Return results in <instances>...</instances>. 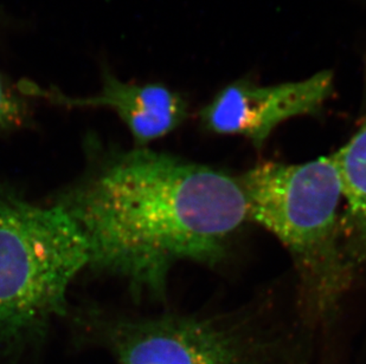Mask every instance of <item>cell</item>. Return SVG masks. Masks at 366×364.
Instances as JSON below:
<instances>
[{
	"instance_id": "obj_1",
	"label": "cell",
	"mask_w": 366,
	"mask_h": 364,
	"mask_svg": "<svg viewBox=\"0 0 366 364\" xmlns=\"http://www.w3.org/2000/svg\"><path fill=\"white\" fill-rule=\"evenodd\" d=\"M49 203L82 234L86 270L118 279L137 302H164L180 261H224L249 221L237 176L94 133L83 140L80 173Z\"/></svg>"
},
{
	"instance_id": "obj_2",
	"label": "cell",
	"mask_w": 366,
	"mask_h": 364,
	"mask_svg": "<svg viewBox=\"0 0 366 364\" xmlns=\"http://www.w3.org/2000/svg\"><path fill=\"white\" fill-rule=\"evenodd\" d=\"M88 268V248L59 207L36 203L0 179V362L35 356L66 320L70 286Z\"/></svg>"
},
{
	"instance_id": "obj_3",
	"label": "cell",
	"mask_w": 366,
	"mask_h": 364,
	"mask_svg": "<svg viewBox=\"0 0 366 364\" xmlns=\"http://www.w3.org/2000/svg\"><path fill=\"white\" fill-rule=\"evenodd\" d=\"M237 179L248 220L288 250L312 309L324 316L331 313L349 288L352 270L342 246V188L333 155L297 165L263 162Z\"/></svg>"
},
{
	"instance_id": "obj_4",
	"label": "cell",
	"mask_w": 366,
	"mask_h": 364,
	"mask_svg": "<svg viewBox=\"0 0 366 364\" xmlns=\"http://www.w3.org/2000/svg\"><path fill=\"white\" fill-rule=\"evenodd\" d=\"M64 320L80 343L117 364H249L254 354L244 325L219 317L131 316L86 302L71 304Z\"/></svg>"
},
{
	"instance_id": "obj_5",
	"label": "cell",
	"mask_w": 366,
	"mask_h": 364,
	"mask_svg": "<svg viewBox=\"0 0 366 364\" xmlns=\"http://www.w3.org/2000/svg\"><path fill=\"white\" fill-rule=\"evenodd\" d=\"M332 93L333 75L327 70L277 86H259L242 79L222 89L199 116L205 131L243 136L256 149H262L285 121L320 113Z\"/></svg>"
},
{
	"instance_id": "obj_6",
	"label": "cell",
	"mask_w": 366,
	"mask_h": 364,
	"mask_svg": "<svg viewBox=\"0 0 366 364\" xmlns=\"http://www.w3.org/2000/svg\"><path fill=\"white\" fill-rule=\"evenodd\" d=\"M25 97H37L66 108H109L114 110L133 138V147L147 148L180 127L189 115V106L180 93L162 84H132L104 68L102 88L93 96L74 97L61 90L44 88L29 79L16 84Z\"/></svg>"
},
{
	"instance_id": "obj_7",
	"label": "cell",
	"mask_w": 366,
	"mask_h": 364,
	"mask_svg": "<svg viewBox=\"0 0 366 364\" xmlns=\"http://www.w3.org/2000/svg\"><path fill=\"white\" fill-rule=\"evenodd\" d=\"M332 155L345 201L340 218L342 246L353 266L366 261V110L352 138Z\"/></svg>"
},
{
	"instance_id": "obj_8",
	"label": "cell",
	"mask_w": 366,
	"mask_h": 364,
	"mask_svg": "<svg viewBox=\"0 0 366 364\" xmlns=\"http://www.w3.org/2000/svg\"><path fill=\"white\" fill-rule=\"evenodd\" d=\"M31 118V108L26 97L0 73V135L28 127Z\"/></svg>"
}]
</instances>
